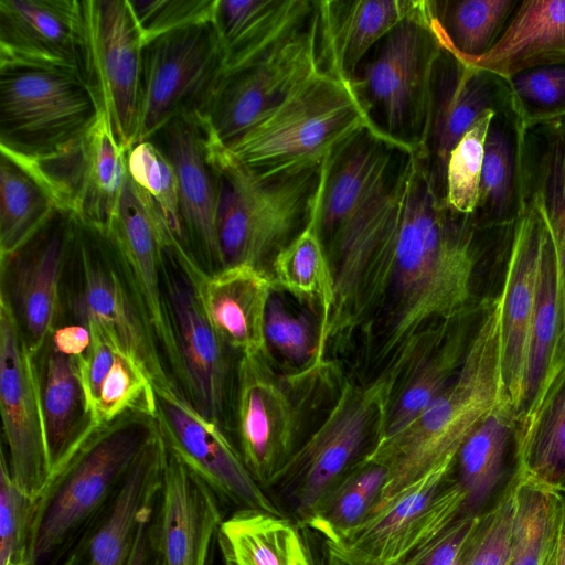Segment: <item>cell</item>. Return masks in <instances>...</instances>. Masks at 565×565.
I'll list each match as a JSON object with an SVG mask.
<instances>
[{"label":"cell","instance_id":"20","mask_svg":"<svg viewBox=\"0 0 565 565\" xmlns=\"http://www.w3.org/2000/svg\"><path fill=\"white\" fill-rule=\"evenodd\" d=\"M75 226L76 216L57 209L24 246L0 262L1 275L9 277V288L1 291L9 298L34 355L57 326Z\"/></svg>","mask_w":565,"mask_h":565},{"label":"cell","instance_id":"41","mask_svg":"<svg viewBox=\"0 0 565 565\" xmlns=\"http://www.w3.org/2000/svg\"><path fill=\"white\" fill-rule=\"evenodd\" d=\"M443 46L463 56L488 52L502 34L515 0L434 1Z\"/></svg>","mask_w":565,"mask_h":565},{"label":"cell","instance_id":"8","mask_svg":"<svg viewBox=\"0 0 565 565\" xmlns=\"http://www.w3.org/2000/svg\"><path fill=\"white\" fill-rule=\"evenodd\" d=\"M67 269L73 274L67 306L74 322L99 326L140 364L156 390H179L122 275L105 227L76 217Z\"/></svg>","mask_w":565,"mask_h":565},{"label":"cell","instance_id":"34","mask_svg":"<svg viewBox=\"0 0 565 565\" xmlns=\"http://www.w3.org/2000/svg\"><path fill=\"white\" fill-rule=\"evenodd\" d=\"M309 0H217L213 23L223 52L224 74L264 57L311 17Z\"/></svg>","mask_w":565,"mask_h":565},{"label":"cell","instance_id":"32","mask_svg":"<svg viewBox=\"0 0 565 565\" xmlns=\"http://www.w3.org/2000/svg\"><path fill=\"white\" fill-rule=\"evenodd\" d=\"M87 327L92 343L78 358V369L92 424L105 425L128 413L156 418V386L150 376L99 326Z\"/></svg>","mask_w":565,"mask_h":565},{"label":"cell","instance_id":"43","mask_svg":"<svg viewBox=\"0 0 565 565\" xmlns=\"http://www.w3.org/2000/svg\"><path fill=\"white\" fill-rule=\"evenodd\" d=\"M518 212L515 147L502 125L493 120L484 145L479 201L473 215L477 225L514 221Z\"/></svg>","mask_w":565,"mask_h":565},{"label":"cell","instance_id":"29","mask_svg":"<svg viewBox=\"0 0 565 565\" xmlns=\"http://www.w3.org/2000/svg\"><path fill=\"white\" fill-rule=\"evenodd\" d=\"M205 315L226 343L241 355L267 352L265 316L276 289L270 274L250 265H235L214 273L193 266Z\"/></svg>","mask_w":565,"mask_h":565},{"label":"cell","instance_id":"61","mask_svg":"<svg viewBox=\"0 0 565 565\" xmlns=\"http://www.w3.org/2000/svg\"><path fill=\"white\" fill-rule=\"evenodd\" d=\"M558 492L565 493V483L562 486V488L558 490Z\"/></svg>","mask_w":565,"mask_h":565},{"label":"cell","instance_id":"4","mask_svg":"<svg viewBox=\"0 0 565 565\" xmlns=\"http://www.w3.org/2000/svg\"><path fill=\"white\" fill-rule=\"evenodd\" d=\"M209 142L221 269L245 264L269 273L276 255L311 218L321 167L263 178L210 135Z\"/></svg>","mask_w":565,"mask_h":565},{"label":"cell","instance_id":"58","mask_svg":"<svg viewBox=\"0 0 565 565\" xmlns=\"http://www.w3.org/2000/svg\"><path fill=\"white\" fill-rule=\"evenodd\" d=\"M308 552H309V562L310 565H323L322 555L317 556V553L315 548L312 547V544L306 540Z\"/></svg>","mask_w":565,"mask_h":565},{"label":"cell","instance_id":"17","mask_svg":"<svg viewBox=\"0 0 565 565\" xmlns=\"http://www.w3.org/2000/svg\"><path fill=\"white\" fill-rule=\"evenodd\" d=\"M1 152L28 169L60 210L97 226L111 223L128 178L127 151L104 113L83 138L54 154L30 159Z\"/></svg>","mask_w":565,"mask_h":565},{"label":"cell","instance_id":"57","mask_svg":"<svg viewBox=\"0 0 565 565\" xmlns=\"http://www.w3.org/2000/svg\"><path fill=\"white\" fill-rule=\"evenodd\" d=\"M562 509L556 544V565H565V493H562Z\"/></svg>","mask_w":565,"mask_h":565},{"label":"cell","instance_id":"1","mask_svg":"<svg viewBox=\"0 0 565 565\" xmlns=\"http://www.w3.org/2000/svg\"><path fill=\"white\" fill-rule=\"evenodd\" d=\"M473 216L452 211L427 161L404 162L402 207L353 299L351 328L377 375L472 302Z\"/></svg>","mask_w":565,"mask_h":565},{"label":"cell","instance_id":"5","mask_svg":"<svg viewBox=\"0 0 565 565\" xmlns=\"http://www.w3.org/2000/svg\"><path fill=\"white\" fill-rule=\"evenodd\" d=\"M365 129L380 134L352 83L320 71L226 148L267 178L320 168Z\"/></svg>","mask_w":565,"mask_h":565},{"label":"cell","instance_id":"35","mask_svg":"<svg viewBox=\"0 0 565 565\" xmlns=\"http://www.w3.org/2000/svg\"><path fill=\"white\" fill-rule=\"evenodd\" d=\"M548 232V230H547ZM565 367V282L550 233L544 244L522 398L516 420L531 415Z\"/></svg>","mask_w":565,"mask_h":565},{"label":"cell","instance_id":"30","mask_svg":"<svg viewBox=\"0 0 565 565\" xmlns=\"http://www.w3.org/2000/svg\"><path fill=\"white\" fill-rule=\"evenodd\" d=\"M420 2L316 1L320 70L352 83L369 53L399 22L413 14Z\"/></svg>","mask_w":565,"mask_h":565},{"label":"cell","instance_id":"31","mask_svg":"<svg viewBox=\"0 0 565 565\" xmlns=\"http://www.w3.org/2000/svg\"><path fill=\"white\" fill-rule=\"evenodd\" d=\"M516 427L505 399L459 449L452 475L466 495V515L478 518L492 510L522 480Z\"/></svg>","mask_w":565,"mask_h":565},{"label":"cell","instance_id":"9","mask_svg":"<svg viewBox=\"0 0 565 565\" xmlns=\"http://www.w3.org/2000/svg\"><path fill=\"white\" fill-rule=\"evenodd\" d=\"M103 110L84 78L29 67L0 70V150L43 158L83 138Z\"/></svg>","mask_w":565,"mask_h":565},{"label":"cell","instance_id":"10","mask_svg":"<svg viewBox=\"0 0 565 565\" xmlns=\"http://www.w3.org/2000/svg\"><path fill=\"white\" fill-rule=\"evenodd\" d=\"M199 263L179 243L167 248L162 280L178 351L175 383L202 415L224 427L233 401L231 352L209 321L193 275Z\"/></svg>","mask_w":565,"mask_h":565},{"label":"cell","instance_id":"37","mask_svg":"<svg viewBox=\"0 0 565 565\" xmlns=\"http://www.w3.org/2000/svg\"><path fill=\"white\" fill-rule=\"evenodd\" d=\"M216 539L225 565H310L306 540L281 515L239 509Z\"/></svg>","mask_w":565,"mask_h":565},{"label":"cell","instance_id":"2","mask_svg":"<svg viewBox=\"0 0 565 565\" xmlns=\"http://www.w3.org/2000/svg\"><path fill=\"white\" fill-rule=\"evenodd\" d=\"M157 429L154 417L128 413L93 427L64 454L33 500L29 565H66Z\"/></svg>","mask_w":565,"mask_h":565},{"label":"cell","instance_id":"22","mask_svg":"<svg viewBox=\"0 0 565 565\" xmlns=\"http://www.w3.org/2000/svg\"><path fill=\"white\" fill-rule=\"evenodd\" d=\"M78 0H0V70H56L83 77Z\"/></svg>","mask_w":565,"mask_h":565},{"label":"cell","instance_id":"52","mask_svg":"<svg viewBox=\"0 0 565 565\" xmlns=\"http://www.w3.org/2000/svg\"><path fill=\"white\" fill-rule=\"evenodd\" d=\"M478 518L462 515L395 565H455Z\"/></svg>","mask_w":565,"mask_h":565},{"label":"cell","instance_id":"38","mask_svg":"<svg viewBox=\"0 0 565 565\" xmlns=\"http://www.w3.org/2000/svg\"><path fill=\"white\" fill-rule=\"evenodd\" d=\"M523 478L558 491L565 483V367L536 409L518 422Z\"/></svg>","mask_w":565,"mask_h":565},{"label":"cell","instance_id":"16","mask_svg":"<svg viewBox=\"0 0 565 565\" xmlns=\"http://www.w3.org/2000/svg\"><path fill=\"white\" fill-rule=\"evenodd\" d=\"M270 353L241 355L235 373V417L239 454L255 481L268 488L297 449L300 405L297 374L281 376Z\"/></svg>","mask_w":565,"mask_h":565},{"label":"cell","instance_id":"36","mask_svg":"<svg viewBox=\"0 0 565 565\" xmlns=\"http://www.w3.org/2000/svg\"><path fill=\"white\" fill-rule=\"evenodd\" d=\"M41 406L53 466L93 427L79 376L78 358L47 343L35 355Z\"/></svg>","mask_w":565,"mask_h":565},{"label":"cell","instance_id":"19","mask_svg":"<svg viewBox=\"0 0 565 565\" xmlns=\"http://www.w3.org/2000/svg\"><path fill=\"white\" fill-rule=\"evenodd\" d=\"M156 419L167 447L218 499L239 509L282 515L246 468L223 427L198 412L178 388L156 390Z\"/></svg>","mask_w":565,"mask_h":565},{"label":"cell","instance_id":"54","mask_svg":"<svg viewBox=\"0 0 565 565\" xmlns=\"http://www.w3.org/2000/svg\"><path fill=\"white\" fill-rule=\"evenodd\" d=\"M46 343L62 354L81 358L90 347L92 333L87 326L79 322L57 324Z\"/></svg>","mask_w":565,"mask_h":565},{"label":"cell","instance_id":"48","mask_svg":"<svg viewBox=\"0 0 565 565\" xmlns=\"http://www.w3.org/2000/svg\"><path fill=\"white\" fill-rule=\"evenodd\" d=\"M265 341L268 351L275 350L289 363L309 366L313 363L318 345V330L310 318L295 315L285 301L273 291L265 316Z\"/></svg>","mask_w":565,"mask_h":565},{"label":"cell","instance_id":"27","mask_svg":"<svg viewBox=\"0 0 565 565\" xmlns=\"http://www.w3.org/2000/svg\"><path fill=\"white\" fill-rule=\"evenodd\" d=\"M167 450L158 427L66 565H127L138 524L160 495Z\"/></svg>","mask_w":565,"mask_h":565},{"label":"cell","instance_id":"6","mask_svg":"<svg viewBox=\"0 0 565 565\" xmlns=\"http://www.w3.org/2000/svg\"><path fill=\"white\" fill-rule=\"evenodd\" d=\"M443 51L435 3L422 1L375 45L352 81L376 130L406 151L424 147L433 77Z\"/></svg>","mask_w":565,"mask_h":565},{"label":"cell","instance_id":"14","mask_svg":"<svg viewBox=\"0 0 565 565\" xmlns=\"http://www.w3.org/2000/svg\"><path fill=\"white\" fill-rule=\"evenodd\" d=\"M0 409L10 476L15 487L34 500L50 478L52 460L35 355L3 291L0 297Z\"/></svg>","mask_w":565,"mask_h":565},{"label":"cell","instance_id":"23","mask_svg":"<svg viewBox=\"0 0 565 565\" xmlns=\"http://www.w3.org/2000/svg\"><path fill=\"white\" fill-rule=\"evenodd\" d=\"M175 172L180 213L189 250L209 273L221 269L216 235L217 185L209 134L196 113L168 122L153 138Z\"/></svg>","mask_w":565,"mask_h":565},{"label":"cell","instance_id":"18","mask_svg":"<svg viewBox=\"0 0 565 565\" xmlns=\"http://www.w3.org/2000/svg\"><path fill=\"white\" fill-rule=\"evenodd\" d=\"M105 228L115 247L122 275L175 382L178 351L168 312L162 269L167 248L180 242L150 198L129 174L117 212Z\"/></svg>","mask_w":565,"mask_h":565},{"label":"cell","instance_id":"53","mask_svg":"<svg viewBox=\"0 0 565 565\" xmlns=\"http://www.w3.org/2000/svg\"><path fill=\"white\" fill-rule=\"evenodd\" d=\"M157 503L158 501L138 524L127 565H167L157 532Z\"/></svg>","mask_w":565,"mask_h":565},{"label":"cell","instance_id":"49","mask_svg":"<svg viewBox=\"0 0 565 565\" xmlns=\"http://www.w3.org/2000/svg\"><path fill=\"white\" fill-rule=\"evenodd\" d=\"M216 2L217 0H128L143 46L166 33L213 21Z\"/></svg>","mask_w":565,"mask_h":565},{"label":"cell","instance_id":"42","mask_svg":"<svg viewBox=\"0 0 565 565\" xmlns=\"http://www.w3.org/2000/svg\"><path fill=\"white\" fill-rule=\"evenodd\" d=\"M562 493L522 478L515 491V516L509 565H544L554 551Z\"/></svg>","mask_w":565,"mask_h":565},{"label":"cell","instance_id":"59","mask_svg":"<svg viewBox=\"0 0 565 565\" xmlns=\"http://www.w3.org/2000/svg\"><path fill=\"white\" fill-rule=\"evenodd\" d=\"M557 544V542H556ZM544 565H556V546Z\"/></svg>","mask_w":565,"mask_h":565},{"label":"cell","instance_id":"33","mask_svg":"<svg viewBox=\"0 0 565 565\" xmlns=\"http://www.w3.org/2000/svg\"><path fill=\"white\" fill-rule=\"evenodd\" d=\"M448 51L501 81L542 66L565 65V0L520 2L500 38L481 56Z\"/></svg>","mask_w":565,"mask_h":565},{"label":"cell","instance_id":"44","mask_svg":"<svg viewBox=\"0 0 565 565\" xmlns=\"http://www.w3.org/2000/svg\"><path fill=\"white\" fill-rule=\"evenodd\" d=\"M503 82L515 126L565 119V65L533 68Z\"/></svg>","mask_w":565,"mask_h":565},{"label":"cell","instance_id":"60","mask_svg":"<svg viewBox=\"0 0 565 565\" xmlns=\"http://www.w3.org/2000/svg\"><path fill=\"white\" fill-rule=\"evenodd\" d=\"M8 565H29L28 563H9Z\"/></svg>","mask_w":565,"mask_h":565},{"label":"cell","instance_id":"55","mask_svg":"<svg viewBox=\"0 0 565 565\" xmlns=\"http://www.w3.org/2000/svg\"><path fill=\"white\" fill-rule=\"evenodd\" d=\"M545 225L551 235L565 282V199L555 203L545 216Z\"/></svg>","mask_w":565,"mask_h":565},{"label":"cell","instance_id":"46","mask_svg":"<svg viewBox=\"0 0 565 565\" xmlns=\"http://www.w3.org/2000/svg\"><path fill=\"white\" fill-rule=\"evenodd\" d=\"M127 168L131 180L150 198L174 237L188 248L177 177L163 149L153 140L134 145L127 152Z\"/></svg>","mask_w":565,"mask_h":565},{"label":"cell","instance_id":"56","mask_svg":"<svg viewBox=\"0 0 565 565\" xmlns=\"http://www.w3.org/2000/svg\"><path fill=\"white\" fill-rule=\"evenodd\" d=\"M323 565H370L361 559L342 543L323 537L321 547Z\"/></svg>","mask_w":565,"mask_h":565},{"label":"cell","instance_id":"28","mask_svg":"<svg viewBox=\"0 0 565 565\" xmlns=\"http://www.w3.org/2000/svg\"><path fill=\"white\" fill-rule=\"evenodd\" d=\"M497 77L468 65L444 47L437 61L424 147L417 152L445 191V172L454 147L475 121L494 109L500 96Z\"/></svg>","mask_w":565,"mask_h":565},{"label":"cell","instance_id":"51","mask_svg":"<svg viewBox=\"0 0 565 565\" xmlns=\"http://www.w3.org/2000/svg\"><path fill=\"white\" fill-rule=\"evenodd\" d=\"M33 500L12 481L6 455L0 463V565L28 563V543Z\"/></svg>","mask_w":565,"mask_h":565},{"label":"cell","instance_id":"40","mask_svg":"<svg viewBox=\"0 0 565 565\" xmlns=\"http://www.w3.org/2000/svg\"><path fill=\"white\" fill-rule=\"evenodd\" d=\"M57 209L50 192L33 174L1 152L0 262L24 246Z\"/></svg>","mask_w":565,"mask_h":565},{"label":"cell","instance_id":"47","mask_svg":"<svg viewBox=\"0 0 565 565\" xmlns=\"http://www.w3.org/2000/svg\"><path fill=\"white\" fill-rule=\"evenodd\" d=\"M516 488L518 486L492 510L479 516L459 554L458 565H509Z\"/></svg>","mask_w":565,"mask_h":565},{"label":"cell","instance_id":"3","mask_svg":"<svg viewBox=\"0 0 565 565\" xmlns=\"http://www.w3.org/2000/svg\"><path fill=\"white\" fill-rule=\"evenodd\" d=\"M505 399L498 295L489 300L451 382L413 422L381 438L363 458L387 470L377 505L428 472L455 467L466 439Z\"/></svg>","mask_w":565,"mask_h":565},{"label":"cell","instance_id":"45","mask_svg":"<svg viewBox=\"0 0 565 565\" xmlns=\"http://www.w3.org/2000/svg\"><path fill=\"white\" fill-rule=\"evenodd\" d=\"M495 115L494 109L480 115L448 157L445 201L458 214L473 216L476 213L486 139Z\"/></svg>","mask_w":565,"mask_h":565},{"label":"cell","instance_id":"26","mask_svg":"<svg viewBox=\"0 0 565 565\" xmlns=\"http://www.w3.org/2000/svg\"><path fill=\"white\" fill-rule=\"evenodd\" d=\"M156 508L157 532L167 565H207L222 520L218 497L167 447Z\"/></svg>","mask_w":565,"mask_h":565},{"label":"cell","instance_id":"25","mask_svg":"<svg viewBox=\"0 0 565 565\" xmlns=\"http://www.w3.org/2000/svg\"><path fill=\"white\" fill-rule=\"evenodd\" d=\"M488 303H475L447 320L406 356L380 439L413 422L451 382Z\"/></svg>","mask_w":565,"mask_h":565},{"label":"cell","instance_id":"12","mask_svg":"<svg viewBox=\"0 0 565 565\" xmlns=\"http://www.w3.org/2000/svg\"><path fill=\"white\" fill-rule=\"evenodd\" d=\"M317 14L264 57L224 74L196 113L212 139L228 147L319 73Z\"/></svg>","mask_w":565,"mask_h":565},{"label":"cell","instance_id":"15","mask_svg":"<svg viewBox=\"0 0 565 565\" xmlns=\"http://www.w3.org/2000/svg\"><path fill=\"white\" fill-rule=\"evenodd\" d=\"M454 468L435 469L403 488L335 541L370 565L397 564L466 515Z\"/></svg>","mask_w":565,"mask_h":565},{"label":"cell","instance_id":"13","mask_svg":"<svg viewBox=\"0 0 565 565\" xmlns=\"http://www.w3.org/2000/svg\"><path fill=\"white\" fill-rule=\"evenodd\" d=\"M83 78L118 145L137 142L143 42L128 0H83Z\"/></svg>","mask_w":565,"mask_h":565},{"label":"cell","instance_id":"24","mask_svg":"<svg viewBox=\"0 0 565 565\" xmlns=\"http://www.w3.org/2000/svg\"><path fill=\"white\" fill-rule=\"evenodd\" d=\"M404 152L411 151L365 129L324 160L311 214L322 243L387 181Z\"/></svg>","mask_w":565,"mask_h":565},{"label":"cell","instance_id":"7","mask_svg":"<svg viewBox=\"0 0 565 565\" xmlns=\"http://www.w3.org/2000/svg\"><path fill=\"white\" fill-rule=\"evenodd\" d=\"M397 372L366 383L347 381L319 427L298 446L268 488L285 500L301 525L382 436Z\"/></svg>","mask_w":565,"mask_h":565},{"label":"cell","instance_id":"39","mask_svg":"<svg viewBox=\"0 0 565 565\" xmlns=\"http://www.w3.org/2000/svg\"><path fill=\"white\" fill-rule=\"evenodd\" d=\"M269 274L276 289L291 294L319 312V342L334 307L335 288L331 265L312 218L276 255Z\"/></svg>","mask_w":565,"mask_h":565},{"label":"cell","instance_id":"11","mask_svg":"<svg viewBox=\"0 0 565 565\" xmlns=\"http://www.w3.org/2000/svg\"><path fill=\"white\" fill-rule=\"evenodd\" d=\"M213 21L166 33L143 46L137 142L151 140L171 120L199 113L223 75Z\"/></svg>","mask_w":565,"mask_h":565},{"label":"cell","instance_id":"21","mask_svg":"<svg viewBox=\"0 0 565 565\" xmlns=\"http://www.w3.org/2000/svg\"><path fill=\"white\" fill-rule=\"evenodd\" d=\"M547 227L531 205L518 202L501 300V365L505 395L519 411L536 307Z\"/></svg>","mask_w":565,"mask_h":565},{"label":"cell","instance_id":"50","mask_svg":"<svg viewBox=\"0 0 565 565\" xmlns=\"http://www.w3.org/2000/svg\"><path fill=\"white\" fill-rule=\"evenodd\" d=\"M376 503L348 471L322 500L315 515L305 525L327 539H338L363 522Z\"/></svg>","mask_w":565,"mask_h":565}]
</instances>
